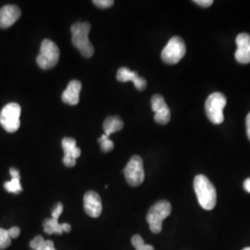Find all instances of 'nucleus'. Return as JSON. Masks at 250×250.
Masks as SVG:
<instances>
[{"mask_svg":"<svg viewBox=\"0 0 250 250\" xmlns=\"http://www.w3.org/2000/svg\"><path fill=\"white\" fill-rule=\"evenodd\" d=\"M60 61V49L53 41L49 39L43 40L40 52L36 58L37 65L42 70H49L54 68Z\"/></svg>","mask_w":250,"mask_h":250,"instance_id":"5","label":"nucleus"},{"mask_svg":"<svg viewBox=\"0 0 250 250\" xmlns=\"http://www.w3.org/2000/svg\"><path fill=\"white\" fill-rule=\"evenodd\" d=\"M152 110L155 112L154 120L160 125H167L170 121V110L161 95H154L151 99Z\"/></svg>","mask_w":250,"mask_h":250,"instance_id":"9","label":"nucleus"},{"mask_svg":"<svg viewBox=\"0 0 250 250\" xmlns=\"http://www.w3.org/2000/svg\"><path fill=\"white\" fill-rule=\"evenodd\" d=\"M81 90H82V83L80 81H71L66 90L62 93V99L63 102L71 106L77 105L80 99Z\"/></svg>","mask_w":250,"mask_h":250,"instance_id":"16","label":"nucleus"},{"mask_svg":"<svg viewBox=\"0 0 250 250\" xmlns=\"http://www.w3.org/2000/svg\"><path fill=\"white\" fill-rule=\"evenodd\" d=\"M21 108L18 103H9L0 112V125L7 132L15 133L21 126Z\"/></svg>","mask_w":250,"mask_h":250,"instance_id":"7","label":"nucleus"},{"mask_svg":"<svg viewBox=\"0 0 250 250\" xmlns=\"http://www.w3.org/2000/svg\"><path fill=\"white\" fill-rule=\"evenodd\" d=\"M187 53V45L180 36L171 37L161 52L162 61L167 64H177Z\"/></svg>","mask_w":250,"mask_h":250,"instance_id":"6","label":"nucleus"},{"mask_svg":"<svg viewBox=\"0 0 250 250\" xmlns=\"http://www.w3.org/2000/svg\"><path fill=\"white\" fill-rule=\"evenodd\" d=\"M132 245L135 250H155L151 245L145 244L143 238L139 234H134L132 237Z\"/></svg>","mask_w":250,"mask_h":250,"instance_id":"19","label":"nucleus"},{"mask_svg":"<svg viewBox=\"0 0 250 250\" xmlns=\"http://www.w3.org/2000/svg\"><path fill=\"white\" fill-rule=\"evenodd\" d=\"M227 99L223 93L215 92L206 100L205 111L208 119L214 125H221L224 121V109Z\"/></svg>","mask_w":250,"mask_h":250,"instance_id":"3","label":"nucleus"},{"mask_svg":"<svg viewBox=\"0 0 250 250\" xmlns=\"http://www.w3.org/2000/svg\"><path fill=\"white\" fill-rule=\"evenodd\" d=\"M125 126L123 120L119 116H108L106 118L104 124H103V129L105 131V134L107 137H109L110 134L117 133L121 131Z\"/></svg>","mask_w":250,"mask_h":250,"instance_id":"17","label":"nucleus"},{"mask_svg":"<svg viewBox=\"0 0 250 250\" xmlns=\"http://www.w3.org/2000/svg\"><path fill=\"white\" fill-rule=\"evenodd\" d=\"M8 232H9V236H10L11 239H12V238H17V237H18L19 235H20V233H21V230H20L19 227L14 226V227L9 228V230H8Z\"/></svg>","mask_w":250,"mask_h":250,"instance_id":"26","label":"nucleus"},{"mask_svg":"<svg viewBox=\"0 0 250 250\" xmlns=\"http://www.w3.org/2000/svg\"><path fill=\"white\" fill-rule=\"evenodd\" d=\"M43 241H44L43 236L37 235L32 241L30 242V248H31L32 250H36V248L41 244V242Z\"/></svg>","mask_w":250,"mask_h":250,"instance_id":"24","label":"nucleus"},{"mask_svg":"<svg viewBox=\"0 0 250 250\" xmlns=\"http://www.w3.org/2000/svg\"><path fill=\"white\" fill-rule=\"evenodd\" d=\"M194 189L197 201L206 210L213 209L217 203V193L212 183L203 174H198L194 179Z\"/></svg>","mask_w":250,"mask_h":250,"instance_id":"1","label":"nucleus"},{"mask_svg":"<svg viewBox=\"0 0 250 250\" xmlns=\"http://www.w3.org/2000/svg\"><path fill=\"white\" fill-rule=\"evenodd\" d=\"M171 212V205L167 200H160L152 206L146 215V221L153 233H160L162 230L163 221Z\"/></svg>","mask_w":250,"mask_h":250,"instance_id":"4","label":"nucleus"},{"mask_svg":"<svg viewBox=\"0 0 250 250\" xmlns=\"http://www.w3.org/2000/svg\"><path fill=\"white\" fill-rule=\"evenodd\" d=\"M237 50L234 54L235 60L241 64L250 63V35L241 33L236 37Z\"/></svg>","mask_w":250,"mask_h":250,"instance_id":"12","label":"nucleus"},{"mask_svg":"<svg viewBox=\"0 0 250 250\" xmlns=\"http://www.w3.org/2000/svg\"><path fill=\"white\" fill-rule=\"evenodd\" d=\"M21 9L15 5H6L0 9V27L3 29L12 26L20 17Z\"/></svg>","mask_w":250,"mask_h":250,"instance_id":"15","label":"nucleus"},{"mask_svg":"<svg viewBox=\"0 0 250 250\" xmlns=\"http://www.w3.org/2000/svg\"><path fill=\"white\" fill-rule=\"evenodd\" d=\"M244 188L247 192L250 193V178L246 179L244 182Z\"/></svg>","mask_w":250,"mask_h":250,"instance_id":"29","label":"nucleus"},{"mask_svg":"<svg viewBox=\"0 0 250 250\" xmlns=\"http://www.w3.org/2000/svg\"><path fill=\"white\" fill-rule=\"evenodd\" d=\"M83 208L86 214L92 218H99L102 212V202L99 194L88 191L83 196Z\"/></svg>","mask_w":250,"mask_h":250,"instance_id":"11","label":"nucleus"},{"mask_svg":"<svg viewBox=\"0 0 250 250\" xmlns=\"http://www.w3.org/2000/svg\"><path fill=\"white\" fill-rule=\"evenodd\" d=\"M193 2L196 3L198 6L202 7V8H208L213 4L212 0H195Z\"/></svg>","mask_w":250,"mask_h":250,"instance_id":"25","label":"nucleus"},{"mask_svg":"<svg viewBox=\"0 0 250 250\" xmlns=\"http://www.w3.org/2000/svg\"><path fill=\"white\" fill-rule=\"evenodd\" d=\"M91 24L89 22H75L71 27L72 45H74L84 58H91L95 53L94 45L90 42L89 32Z\"/></svg>","mask_w":250,"mask_h":250,"instance_id":"2","label":"nucleus"},{"mask_svg":"<svg viewBox=\"0 0 250 250\" xmlns=\"http://www.w3.org/2000/svg\"><path fill=\"white\" fill-rule=\"evenodd\" d=\"M21 179L12 178L9 182L4 184V188L12 194H19L22 191V188L21 186Z\"/></svg>","mask_w":250,"mask_h":250,"instance_id":"18","label":"nucleus"},{"mask_svg":"<svg viewBox=\"0 0 250 250\" xmlns=\"http://www.w3.org/2000/svg\"><path fill=\"white\" fill-rule=\"evenodd\" d=\"M100 147L103 152L111 151L114 148V143L107 137L106 134H103L99 139Z\"/></svg>","mask_w":250,"mask_h":250,"instance_id":"21","label":"nucleus"},{"mask_svg":"<svg viewBox=\"0 0 250 250\" xmlns=\"http://www.w3.org/2000/svg\"><path fill=\"white\" fill-rule=\"evenodd\" d=\"M35 250H56L54 243L51 240H44Z\"/></svg>","mask_w":250,"mask_h":250,"instance_id":"23","label":"nucleus"},{"mask_svg":"<svg viewBox=\"0 0 250 250\" xmlns=\"http://www.w3.org/2000/svg\"><path fill=\"white\" fill-rule=\"evenodd\" d=\"M246 125H247V134L248 137L250 140V112L247 116V120H246Z\"/></svg>","mask_w":250,"mask_h":250,"instance_id":"28","label":"nucleus"},{"mask_svg":"<svg viewBox=\"0 0 250 250\" xmlns=\"http://www.w3.org/2000/svg\"><path fill=\"white\" fill-rule=\"evenodd\" d=\"M243 250H250V248H246V249H244Z\"/></svg>","mask_w":250,"mask_h":250,"instance_id":"30","label":"nucleus"},{"mask_svg":"<svg viewBox=\"0 0 250 250\" xmlns=\"http://www.w3.org/2000/svg\"><path fill=\"white\" fill-rule=\"evenodd\" d=\"M62 145L64 150V165L68 168L74 167L76 164V160L81 156V149L77 146L75 139L72 137H65L63 138Z\"/></svg>","mask_w":250,"mask_h":250,"instance_id":"10","label":"nucleus"},{"mask_svg":"<svg viewBox=\"0 0 250 250\" xmlns=\"http://www.w3.org/2000/svg\"><path fill=\"white\" fill-rule=\"evenodd\" d=\"M125 179L131 187H139L145 180L143 160L139 156L130 159L124 170Z\"/></svg>","mask_w":250,"mask_h":250,"instance_id":"8","label":"nucleus"},{"mask_svg":"<svg viewBox=\"0 0 250 250\" xmlns=\"http://www.w3.org/2000/svg\"><path fill=\"white\" fill-rule=\"evenodd\" d=\"M93 3L100 9H107L113 6L114 1L113 0H94Z\"/></svg>","mask_w":250,"mask_h":250,"instance_id":"22","label":"nucleus"},{"mask_svg":"<svg viewBox=\"0 0 250 250\" xmlns=\"http://www.w3.org/2000/svg\"><path fill=\"white\" fill-rule=\"evenodd\" d=\"M11 245V237L8 230L0 228V250H6Z\"/></svg>","mask_w":250,"mask_h":250,"instance_id":"20","label":"nucleus"},{"mask_svg":"<svg viewBox=\"0 0 250 250\" xmlns=\"http://www.w3.org/2000/svg\"><path fill=\"white\" fill-rule=\"evenodd\" d=\"M9 173L11 175V178L21 179L20 171L17 169H15V168H10L9 169Z\"/></svg>","mask_w":250,"mask_h":250,"instance_id":"27","label":"nucleus"},{"mask_svg":"<svg viewBox=\"0 0 250 250\" xmlns=\"http://www.w3.org/2000/svg\"><path fill=\"white\" fill-rule=\"evenodd\" d=\"M63 212V205L59 202L52 210V216L50 219H45L44 222V231L47 234H62L64 232L63 229V224H59V218Z\"/></svg>","mask_w":250,"mask_h":250,"instance_id":"13","label":"nucleus"},{"mask_svg":"<svg viewBox=\"0 0 250 250\" xmlns=\"http://www.w3.org/2000/svg\"><path fill=\"white\" fill-rule=\"evenodd\" d=\"M117 80L122 83H126V82H133L134 83L135 88L139 91H144L146 88V84L147 82L146 80L140 77L138 75V73L134 71H131L130 69L126 68V67H123L120 68L119 71L117 72Z\"/></svg>","mask_w":250,"mask_h":250,"instance_id":"14","label":"nucleus"}]
</instances>
